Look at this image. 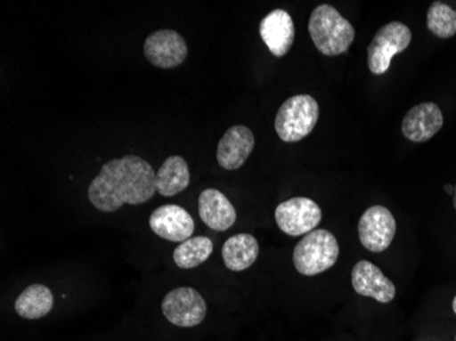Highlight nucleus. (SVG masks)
Here are the masks:
<instances>
[{
  "instance_id": "obj_1",
  "label": "nucleus",
  "mask_w": 456,
  "mask_h": 341,
  "mask_svg": "<svg viewBox=\"0 0 456 341\" xmlns=\"http://www.w3.org/2000/svg\"><path fill=\"white\" fill-rule=\"evenodd\" d=\"M156 173L140 156L127 155L102 166L89 184L88 197L100 212H117L125 204L140 205L156 193Z\"/></svg>"
},
{
  "instance_id": "obj_2",
  "label": "nucleus",
  "mask_w": 456,
  "mask_h": 341,
  "mask_svg": "<svg viewBox=\"0 0 456 341\" xmlns=\"http://www.w3.org/2000/svg\"><path fill=\"white\" fill-rule=\"evenodd\" d=\"M309 33L317 50L325 56L347 53L355 38L353 25L330 4H320L309 20Z\"/></svg>"
},
{
  "instance_id": "obj_3",
  "label": "nucleus",
  "mask_w": 456,
  "mask_h": 341,
  "mask_svg": "<svg viewBox=\"0 0 456 341\" xmlns=\"http://www.w3.org/2000/svg\"><path fill=\"white\" fill-rule=\"evenodd\" d=\"M339 243L328 230H314L304 235L294 248V266L304 276H316L337 264Z\"/></svg>"
},
{
  "instance_id": "obj_4",
  "label": "nucleus",
  "mask_w": 456,
  "mask_h": 341,
  "mask_svg": "<svg viewBox=\"0 0 456 341\" xmlns=\"http://www.w3.org/2000/svg\"><path fill=\"white\" fill-rule=\"evenodd\" d=\"M320 109L314 97L297 94L281 104L275 119V130L284 142H298L314 132Z\"/></svg>"
},
{
  "instance_id": "obj_5",
  "label": "nucleus",
  "mask_w": 456,
  "mask_h": 341,
  "mask_svg": "<svg viewBox=\"0 0 456 341\" xmlns=\"http://www.w3.org/2000/svg\"><path fill=\"white\" fill-rule=\"evenodd\" d=\"M411 30L402 22H389L378 30L368 47V68L371 74L383 76L391 68L394 56L403 53L411 43Z\"/></svg>"
},
{
  "instance_id": "obj_6",
  "label": "nucleus",
  "mask_w": 456,
  "mask_h": 341,
  "mask_svg": "<svg viewBox=\"0 0 456 341\" xmlns=\"http://www.w3.org/2000/svg\"><path fill=\"white\" fill-rule=\"evenodd\" d=\"M322 212L314 199L305 197L287 199L275 210V220L281 232L289 237H301L317 230Z\"/></svg>"
},
{
  "instance_id": "obj_7",
  "label": "nucleus",
  "mask_w": 456,
  "mask_h": 341,
  "mask_svg": "<svg viewBox=\"0 0 456 341\" xmlns=\"http://www.w3.org/2000/svg\"><path fill=\"white\" fill-rule=\"evenodd\" d=\"M161 310L171 324L181 328H193L204 321L207 304L196 289L179 287L164 296Z\"/></svg>"
},
{
  "instance_id": "obj_8",
  "label": "nucleus",
  "mask_w": 456,
  "mask_h": 341,
  "mask_svg": "<svg viewBox=\"0 0 456 341\" xmlns=\"http://www.w3.org/2000/svg\"><path fill=\"white\" fill-rule=\"evenodd\" d=\"M396 222L392 213L381 205L365 210L358 223V235L366 250L383 253L395 238Z\"/></svg>"
},
{
  "instance_id": "obj_9",
  "label": "nucleus",
  "mask_w": 456,
  "mask_h": 341,
  "mask_svg": "<svg viewBox=\"0 0 456 341\" xmlns=\"http://www.w3.org/2000/svg\"><path fill=\"white\" fill-rule=\"evenodd\" d=\"M143 55L155 68L170 70L188 58V45L175 30L161 29L148 36L143 43Z\"/></svg>"
},
{
  "instance_id": "obj_10",
  "label": "nucleus",
  "mask_w": 456,
  "mask_h": 341,
  "mask_svg": "<svg viewBox=\"0 0 456 341\" xmlns=\"http://www.w3.org/2000/svg\"><path fill=\"white\" fill-rule=\"evenodd\" d=\"M151 230L170 242H184L191 240L196 230L193 217L188 210L178 205H163L153 210L150 217Z\"/></svg>"
},
{
  "instance_id": "obj_11",
  "label": "nucleus",
  "mask_w": 456,
  "mask_h": 341,
  "mask_svg": "<svg viewBox=\"0 0 456 341\" xmlns=\"http://www.w3.org/2000/svg\"><path fill=\"white\" fill-rule=\"evenodd\" d=\"M353 288L361 296L371 297L379 304H389L394 301L396 288L388 277L375 264L360 261L351 272Z\"/></svg>"
},
{
  "instance_id": "obj_12",
  "label": "nucleus",
  "mask_w": 456,
  "mask_h": 341,
  "mask_svg": "<svg viewBox=\"0 0 456 341\" xmlns=\"http://www.w3.org/2000/svg\"><path fill=\"white\" fill-rule=\"evenodd\" d=\"M443 125L444 117L439 105L421 102L407 112L402 122V133L412 142H427L442 130Z\"/></svg>"
},
{
  "instance_id": "obj_13",
  "label": "nucleus",
  "mask_w": 456,
  "mask_h": 341,
  "mask_svg": "<svg viewBox=\"0 0 456 341\" xmlns=\"http://www.w3.org/2000/svg\"><path fill=\"white\" fill-rule=\"evenodd\" d=\"M255 135L246 126H232L223 135L217 145L216 158L222 168L234 171L240 168L252 155Z\"/></svg>"
},
{
  "instance_id": "obj_14",
  "label": "nucleus",
  "mask_w": 456,
  "mask_h": 341,
  "mask_svg": "<svg viewBox=\"0 0 456 341\" xmlns=\"http://www.w3.org/2000/svg\"><path fill=\"white\" fill-rule=\"evenodd\" d=\"M260 37L269 53L276 58H281L293 47L296 37L293 18L284 10H273L260 22Z\"/></svg>"
},
{
  "instance_id": "obj_15",
  "label": "nucleus",
  "mask_w": 456,
  "mask_h": 341,
  "mask_svg": "<svg viewBox=\"0 0 456 341\" xmlns=\"http://www.w3.org/2000/svg\"><path fill=\"white\" fill-rule=\"evenodd\" d=\"M199 215L211 230L224 232L237 222V210L216 189H207L199 197Z\"/></svg>"
},
{
  "instance_id": "obj_16",
  "label": "nucleus",
  "mask_w": 456,
  "mask_h": 341,
  "mask_svg": "<svg viewBox=\"0 0 456 341\" xmlns=\"http://www.w3.org/2000/svg\"><path fill=\"white\" fill-rule=\"evenodd\" d=\"M260 245L250 233H237L228 238L222 248L223 263L232 272H242L257 261Z\"/></svg>"
},
{
  "instance_id": "obj_17",
  "label": "nucleus",
  "mask_w": 456,
  "mask_h": 341,
  "mask_svg": "<svg viewBox=\"0 0 456 341\" xmlns=\"http://www.w3.org/2000/svg\"><path fill=\"white\" fill-rule=\"evenodd\" d=\"M191 183L189 166L181 156H171L156 173V191L163 197H173L188 189Z\"/></svg>"
},
{
  "instance_id": "obj_18",
  "label": "nucleus",
  "mask_w": 456,
  "mask_h": 341,
  "mask_svg": "<svg viewBox=\"0 0 456 341\" xmlns=\"http://www.w3.org/2000/svg\"><path fill=\"white\" fill-rule=\"evenodd\" d=\"M53 296L48 287L33 284L28 287L15 301V312L27 320H40L53 310Z\"/></svg>"
},
{
  "instance_id": "obj_19",
  "label": "nucleus",
  "mask_w": 456,
  "mask_h": 341,
  "mask_svg": "<svg viewBox=\"0 0 456 341\" xmlns=\"http://www.w3.org/2000/svg\"><path fill=\"white\" fill-rule=\"evenodd\" d=\"M214 253V243L207 237H191L174 250L173 258L181 269H193L204 264Z\"/></svg>"
},
{
  "instance_id": "obj_20",
  "label": "nucleus",
  "mask_w": 456,
  "mask_h": 341,
  "mask_svg": "<svg viewBox=\"0 0 456 341\" xmlns=\"http://www.w3.org/2000/svg\"><path fill=\"white\" fill-rule=\"evenodd\" d=\"M428 29L439 38L456 35V12L443 2H435L428 10Z\"/></svg>"
},
{
  "instance_id": "obj_21",
  "label": "nucleus",
  "mask_w": 456,
  "mask_h": 341,
  "mask_svg": "<svg viewBox=\"0 0 456 341\" xmlns=\"http://www.w3.org/2000/svg\"><path fill=\"white\" fill-rule=\"evenodd\" d=\"M445 191H447V194L453 196V193H455V186H452V184H447V186H445Z\"/></svg>"
},
{
  "instance_id": "obj_22",
  "label": "nucleus",
  "mask_w": 456,
  "mask_h": 341,
  "mask_svg": "<svg viewBox=\"0 0 456 341\" xmlns=\"http://www.w3.org/2000/svg\"><path fill=\"white\" fill-rule=\"evenodd\" d=\"M453 207H455L456 210V186H455V193H453Z\"/></svg>"
},
{
  "instance_id": "obj_23",
  "label": "nucleus",
  "mask_w": 456,
  "mask_h": 341,
  "mask_svg": "<svg viewBox=\"0 0 456 341\" xmlns=\"http://www.w3.org/2000/svg\"><path fill=\"white\" fill-rule=\"evenodd\" d=\"M452 309H453V313H455V314H456V296H455V299H453V302H452Z\"/></svg>"
},
{
  "instance_id": "obj_24",
  "label": "nucleus",
  "mask_w": 456,
  "mask_h": 341,
  "mask_svg": "<svg viewBox=\"0 0 456 341\" xmlns=\"http://www.w3.org/2000/svg\"><path fill=\"white\" fill-rule=\"evenodd\" d=\"M455 341H456V335H455Z\"/></svg>"
}]
</instances>
